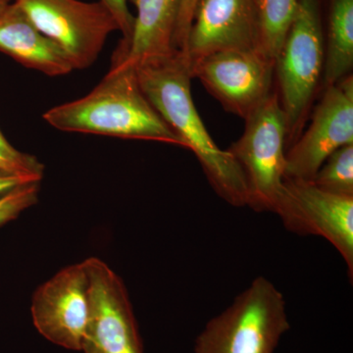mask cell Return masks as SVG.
Wrapping results in <instances>:
<instances>
[{"label": "cell", "instance_id": "8", "mask_svg": "<svg viewBox=\"0 0 353 353\" xmlns=\"http://www.w3.org/2000/svg\"><path fill=\"white\" fill-rule=\"evenodd\" d=\"M310 125L285 152V179L312 181L334 152L353 143V77L324 88Z\"/></svg>", "mask_w": 353, "mask_h": 353}, {"label": "cell", "instance_id": "14", "mask_svg": "<svg viewBox=\"0 0 353 353\" xmlns=\"http://www.w3.org/2000/svg\"><path fill=\"white\" fill-rule=\"evenodd\" d=\"M137 8L129 41L121 39L113 59L134 66L150 58L165 57L174 48L181 0H128Z\"/></svg>", "mask_w": 353, "mask_h": 353}, {"label": "cell", "instance_id": "3", "mask_svg": "<svg viewBox=\"0 0 353 353\" xmlns=\"http://www.w3.org/2000/svg\"><path fill=\"white\" fill-rule=\"evenodd\" d=\"M324 0H299V8L274 62V90L287 122V150L301 136L322 92Z\"/></svg>", "mask_w": 353, "mask_h": 353}, {"label": "cell", "instance_id": "19", "mask_svg": "<svg viewBox=\"0 0 353 353\" xmlns=\"http://www.w3.org/2000/svg\"><path fill=\"white\" fill-rule=\"evenodd\" d=\"M39 183H30L16 187L0 196V226L15 219L39 199Z\"/></svg>", "mask_w": 353, "mask_h": 353}, {"label": "cell", "instance_id": "18", "mask_svg": "<svg viewBox=\"0 0 353 353\" xmlns=\"http://www.w3.org/2000/svg\"><path fill=\"white\" fill-rule=\"evenodd\" d=\"M0 171L39 183L43 178L44 166L34 155L14 148L0 130Z\"/></svg>", "mask_w": 353, "mask_h": 353}, {"label": "cell", "instance_id": "4", "mask_svg": "<svg viewBox=\"0 0 353 353\" xmlns=\"http://www.w3.org/2000/svg\"><path fill=\"white\" fill-rule=\"evenodd\" d=\"M289 330L284 296L268 279L259 277L206 324L194 352L274 353Z\"/></svg>", "mask_w": 353, "mask_h": 353}, {"label": "cell", "instance_id": "22", "mask_svg": "<svg viewBox=\"0 0 353 353\" xmlns=\"http://www.w3.org/2000/svg\"><path fill=\"white\" fill-rule=\"evenodd\" d=\"M34 183L15 174L0 171V196L25 183Z\"/></svg>", "mask_w": 353, "mask_h": 353}, {"label": "cell", "instance_id": "15", "mask_svg": "<svg viewBox=\"0 0 353 353\" xmlns=\"http://www.w3.org/2000/svg\"><path fill=\"white\" fill-rule=\"evenodd\" d=\"M324 88L352 75L353 0H324Z\"/></svg>", "mask_w": 353, "mask_h": 353}, {"label": "cell", "instance_id": "21", "mask_svg": "<svg viewBox=\"0 0 353 353\" xmlns=\"http://www.w3.org/2000/svg\"><path fill=\"white\" fill-rule=\"evenodd\" d=\"M99 1L102 2L112 13L119 31L122 32V39L129 41L134 30V16L132 15L128 8V0H99Z\"/></svg>", "mask_w": 353, "mask_h": 353}, {"label": "cell", "instance_id": "16", "mask_svg": "<svg viewBox=\"0 0 353 353\" xmlns=\"http://www.w3.org/2000/svg\"><path fill=\"white\" fill-rule=\"evenodd\" d=\"M297 8L299 0H253V50L275 62Z\"/></svg>", "mask_w": 353, "mask_h": 353}, {"label": "cell", "instance_id": "7", "mask_svg": "<svg viewBox=\"0 0 353 353\" xmlns=\"http://www.w3.org/2000/svg\"><path fill=\"white\" fill-rule=\"evenodd\" d=\"M275 214L285 229L321 236L338 250L353 276V196L333 194L311 181L285 179Z\"/></svg>", "mask_w": 353, "mask_h": 353}, {"label": "cell", "instance_id": "23", "mask_svg": "<svg viewBox=\"0 0 353 353\" xmlns=\"http://www.w3.org/2000/svg\"><path fill=\"white\" fill-rule=\"evenodd\" d=\"M13 0H0V13H2V11Z\"/></svg>", "mask_w": 353, "mask_h": 353}, {"label": "cell", "instance_id": "20", "mask_svg": "<svg viewBox=\"0 0 353 353\" xmlns=\"http://www.w3.org/2000/svg\"><path fill=\"white\" fill-rule=\"evenodd\" d=\"M196 2L197 0H181L180 12H179L178 22H176L175 36H174V48L183 54H185Z\"/></svg>", "mask_w": 353, "mask_h": 353}, {"label": "cell", "instance_id": "11", "mask_svg": "<svg viewBox=\"0 0 353 353\" xmlns=\"http://www.w3.org/2000/svg\"><path fill=\"white\" fill-rule=\"evenodd\" d=\"M87 265H72L44 283L32 296V316L39 334L67 350H82L90 316Z\"/></svg>", "mask_w": 353, "mask_h": 353}, {"label": "cell", "instance_id": "1", "mask_svg": "<svg viewBox=\"0 0 353 353\" xmlns=\"http://www.w3.org/2000/svg\"><path fill=\"white\" fill-rule=\"evenodd\" d=\"M143 94L165 122L192 150L216 194L231 205L246 206L248 194L240 166L216 145L197 112L190 90L189 64L176 50L134 65Z\"/></svg>", "mask_w": 353, "mask_h": 353}, {"label": "cell", "instance_id": "6", "mask_svg": "<svg viewBox=\"0 0 353 353\" xmlns=\"http://www.w3.org/2000/svg\"><path fill=\"white\" fill-rule=\"evenodd\" d=\"M39 32L61 48L74 70L92 66L117 22L101 1L14 0Z\"/></svg>", "mask_w": 353, "mask_h": 353}, {"label": "cell", "instance_id": "9", "mask_svg": "<svg viewBox=\"0 0 353 353\" xmlns=\"http://www.w3.org/2000/svg\"><path fill=\"white\" fill-rule=\"evenodd\" d=\"M190 69L225 110L243 120L274 92V62L253 48L217 51Z\"/></svg>", "mask_w": 353, "mask_h": 353}, {"label": "cell", "instance_id": "12", "mask_svg": "<svg viewBox=\"0 0 353 353\" xmlns=\"http://www.w3.org/2000/svg\"><path fill=\"white\" fill-rule=\"evenodd\" d=\"M253 0H197L183 57L190 68L217 51L253 48Z\"/></svg>", "mask_w": 353, "mask_h": 353}, {"label": "cell", "instance_id": "5", "mask_svg": "<svg viewBox=\"0 0 353 353\" xmlns=\"http://www.w3.org/2000/svg\"><path fill=\"white\" fill-rule=\"evenodd\" d=\"M245 122L243 134L227 150L243 172L246 206L275 213L284 188L288 134L275 90Z\"/></svg>", "mask_w": 353, "mask_h": 353}, {"label": "cell", "instance_id": "13", "mask_svg": "<svg viewBox=\"0 0 353 353\" xmlns=\"http://www.w3.org/2000/svg\"><path fill=\"white\" fill-rule=\"evenodd\" d=\"M0 52L46 76L74 71L61 48L37 29L14 0L0 13Z\"/></svg>", "mask_w": 353, "mask_h": 353}, {"label": "cell", "instance_id": "17", "mask_svg": "<svg viewBox=\"0 0 353 353\" xmlns=\"http://www.w3.org/2000/svg\"><path fill=\"white\" fill-rule=\"evenodd\" d=\"M311 182L327 192L353 196V143L332 153Z\"/></svg>", "mask_w": 353, "mask_h": 353}, {"label": "cell", "instance_id": "10", "mask_svg": "<svg viewBox=\"0 0 353 353\" xmlns=\"http://www.w3.org/2000/svg\"><path fill=\"white\" fill-rule=\"evenodd\" d=\"M90 275V316L85 353H143L126 288L105 262L85 260Z\"/></svg>", "mask_w": 353, "mask_h": 353}, {"label": "cell", "instance_id": "2", "mask_svg": "<svg viewBox=\"0 0 353 353\" xmlns=\"http://www.w3.org/2000/svg\"><path fill=\"white\" fill-rule=\"evenodd\" d=\"M43 120L62 132L158 141L182 139L143 94L134 66L113 59L108 73L85 97L48 109Z\"/></svg>", "mask_w": 353, "mask_h": 353}]
</instances>
